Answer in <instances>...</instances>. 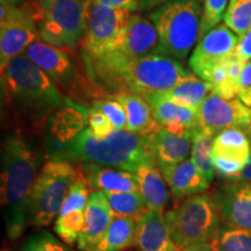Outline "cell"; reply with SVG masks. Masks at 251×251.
<instances>
[{
  "label": "cell",
  "instance_id": "1",
  "mask_svg": "<svg viewBox=\"0 0 251 251\" xmlns=\"http://www.w3.org/2000/svg\"><path fill=\"white\" fill-rule=\"evenodd\" d=\"M54 161L93 163L136 172L144 165L155 164L151 135H140L127 129H113L105 137H98L89 127L68 143L56 147Z\"/></svg>",
  "mask_w": 251,
  "mask_h": 251
},
{
  "label": "cell",
  "instance_id": "2",
  "mask_svg": "<svg viewBox=\"0 0 251 251\" xmlns=\"http://www.w3.org/2000/svg\"><path fill=\"white\" fill-rule=\"evenodd\" d=\"M39 161L20 135L11 134L1 150V207L6 235L17 240L30 224V197Z\"/></svg>",
  "mask_w": 251,
  "mask_h": 251
},
{
  "label": "cell",
  "instance_id": "3",
  "mask_svg": "<svg viewBox=\"0 0 251 251\" xmlns=\"http://www.w3.org/2000/svg\"><path fill=\"white\" fill-rule=\"evenodd\" d=\"M158 34L151 20L130 15L127 26L111 46L97 55L85 56L91 76L98 85L118 92V77L130 62L155 54Z\"/></svg>",
  "mask_w": 251,
  "mask_h": 251
},
{
  "label": "cell",
  "instance_id": "4",
  "mask_svg": "<svg viewBox=\"0 0 251 251\" xmlns=\"http://www.w3.org/2000/svg\"><path fill=\"white\" fill-rule=\"evenodd\" d=\"M1 80L9 100L33 118L45 119L64 103L57 86L25 55L8 63Z\"/></svg>",
  "mask_w": 251,
  "mask_h": 251
},
{
  "label": "cell",
  "instance_id": "5",
  "mask_svg": "<svg viewBox=\"0 0 251 251\" xmlns=\"http://www.w3.org/2000/svg\"><path fill=\"white\" fill-rule=\"evenodd\" d=\"M158 34L155 54L177 61L186 58L200 37V0H166L149 14Z\"/></svg>",
  "mask_w": 251,
  "mask_h": 251
},
{
  "label": "cell",
  "instance_id": "6",
  "mask_svg": "<svg viewBox=\"0 0 251 251\" xmlns=\"http://www.w3.org/2000/svg\"><path fill=\"white\" fill-rule=\"evenodd\" d=\"M165 216L178 249L213 242L220 231V214L212 197L192 196Z\"/></svg>",
  "mask_w": 251,
  "mask_h": 251
},
{
  "label": "cell",
  "instance_id": "7",
  "mask_svg": "<svg viewBox=\"0 0 251 251\" xmlns=\"http://www.w3.org/2000/svg\"><path fill=\"white\" fill-rule=\"evenodd\" d=\"M194 75L177 59L152 54L130 62L118 77L119 92L139 94L146 98L155 93H165L175 89Z\"/></svg>",
  "mask_w": 251,
  "mask_h": 251
},
{
  "label": "cell",
  "instance_id": "8",
  "mask_svg": "<svg viewBox=\"0 0 251 251\" xmlns=\"http://www.w3.org/2000/svg\"><path fill=\"white\" fill-rule=\"evenodd\" d=\"M80 171L70 162L51 161L43 165L37 176L30 197V224L47 227L58 215L72 184Z\"/></svg>",
  "mask_w": 251,
  "mask_h": 251
},
{
  "label": "cell",
  "instance_id": "9",
  "mask_svg": "<svg viewBox=\"0 0 251 251\" xmlns=\"http://www.w3.org/2000/svg\"><path fill=\"white\" fill-rule=\"evenodd\" d=\"M90 0H51L39 24L40 37L58 48H76L86 25Z\"/></svg>",
  "mask_w": 251,
  "mask_h": 251
},
{
  "label": "cell",
  "instance_id": "10",
  "mask_svg": "<svg viewBox=\"0 0 251 251\" xmlns=\"http://www.w3.org/2000/svg\"><path fill=\"white\" fill-rule=\"evenodd\" d=\"M0 11V68L4 71L8 63L26 51L40 34L29 8L1 4Z\"/></svg>",
  "mask_w": 251,
  "mask_h": 251
},
{
  "label": "cell",
  "instance_id": "11",
  "mask_svg": "<svg viewBox=\"0 0 251 251\" xmlns=\"http://www.w3.org/2000/svg\"><path fill=\"white\" fill-rule=\"evenodd\" d=\"M129 18L127 9L91 2L84 30V56L97 55L111 46L124 31Z\"/></svg>",
  "mask_w": 251,
  "mask_h": 251
},
{
  "label": "cell",
  "instance_id": "12",
  "mask_svg": "<svg viewBox=\"0 0 251 251\" xmlns=\"http://www.w3.org/2000/svg\"><path fill=\"white\" fill-rule=\"evenodd\" d=\"M251 124V108L240 98L225 99L211 92L198 108V126L203 133L216 136L229 128L247 129Z\"/></svg>",
  "mask_w": 251,
  "mask_h": 251
},
{
  "label": "cell",
  "instance_id": "13",
  "mask_svg": "<svg viewBox=\"0 0 251 251\" xmlns=\"http://www.w3.org/2000/svg\"><path fill=\"white\" fill-rule=\"evenodd\" d=\"M238 40L240 37L230 28L218 25L200 37L188 61L191 70L207 81L212 69L234 54Z\"/></svg>",
  "mask_w": 251,
  "mask_h": 251
},
{
  "label": "cell",
  "instance_id": "14",
  "mask_svg": "<svg viewBox=\"0 0 251 251\" xmlns=\"http://www.w3.org/2000/svg\"><path fill=\"white\" fill-rule=\"evenodd\" d=\"M212 198L226 225L251 230V183L231 181L218 188Z\"/></svg>",
  "mask_w": 251,
  "mask_h": 251
},
{
  "label": "cell",
  "instance_id": "15",
  "mask_svg": "<svg viewBox=\"0 0 251 251\" xmlns=\"http://www.w3.org/2000/svg\"><path fill=\"white\" fill-rule=\"evenodd\" d=\"M24 55L47 74L56 86L68 91L74 89L76 71L67 52L61 48L37 39L28 47Z\"/></svg>",
  "mask_w": 251,
  "mask_h": 251
},
{
  "label": "cell",
  "instance_id": "16",
  "mask_svg": "<svg viewBox=\"0 0 251 251\" xmlns=\"http://www.w3.org/2000/svg\"><path fill=\"white\" fill-rule=\"evenodd\" d=\"M144 99L149 103L156 122L162 128L177 135L196 133L199 129L198 109L178 105L165 98L163 93L150 94Z\"/></svg>",
  "mask_w": 251,
  "mask_h": 251
},
{
  "label": "cell",
  "instance_id": "17",
  "mask_svg": "<svg viewBox=\"0 0 251 251\" xmlns=\"http://www.w3.org/2000/svg\"><path fill=\"white\" fill-rule=\"evenodd\" d=\"M113 219L114 213L103 191L91 192L85 208V225L77 243L78 249L85 251L93 247L106 233Z\"/></svg>",
  "mask_w": 251,
  "mask_h": 251
},
{
  "label": "cell",
  "instance_id": "18",
  "mask_svg": "<svg viewBox=\"0 0 251 251\" xmlns=\"http://www.w3.org/2000/svg\"><path fill=\"white\" fill-rule=\"evenodd\" d=\"M196 133L177 135L165 128H161L152 134L151 149L157 168L163 171L186 161L190 152H192L193 137Z\"/></svg>",
  "mask_w": 251,
  "mask_h": 251
},
{
  "label": "cell",
  "instance_id": "19",
  "mask_svg": "<svg viewBox=\"0 0 251 251\" xmlns=\"http://www.w3.org/2000/svg\"><path fill=\"white\" fill-rule=\"evenodd\" d=\"M136 246L141 251H180L163 213L149 209L137 220Z\"/></svg>",
  "mask_w": 251,
  "mask_h": 251
},
{
  "label": "cell",
  "instance_id": "20",
  "mask_svg": "<svg viewBox=\"0 0 251 251\" xmlns=\"http://www.w3.org/2000/svg\"><path fill=\"white\" fill-rule=\"evenodd\" d=\"M80 172L91 186L107 192H134L140 191L135 174L111 166L85 163Z\"/></svg>",
  "mask_w": 251,
  "mask_h": 251
},
{
  "label": "cell",
  "instance_id": "21",
  "mask_svg": "<svg viewBox=\"0 0 251 251\" xmlns=\"http://www.w3.org/2000/svg\"><path fill=\"white\" fill-rule=\"evenodd\" d=\"M176 201H181L185 198L201 193L209 186L206 178L200 174L192 159L161 171Z\"/></svg>",
  "mask_w": 251,
  "mask_h": 251
},
{
  "label": "cell",
  "instance_id": "22",
  "mask_svg": "<svg viewBox=\"0 0 251 251\" xmlns=\"http://www.w3.org/2000/svg\"><path fill=\"white\" fill-rule=\"evenodd\" d=\"M124 106L127 114V130L140 135H152L161 129L153 118L151 108L143 97L131 92H121L114 96Z\"/></svg>",
  "mask_w": 251,
  "mask_h": 251
},
{
  "label": "cell",
  "instance_id": "23",
  "mask_svg": "<svg viewBox=\"0 0 251 251\" xmlns=\"http://www.w3.org/2000/svg\"><path fill=\"white\" fill-rule=\"evenodd\" d=\"M134 174L147 209L163 212L169 200V192L161 170L156 164H149L140 168Z\"/></svg>",
  "mask_w": 251,
  "mask_h": 251
},
{
  "label": "cell",
  "instance_id": "24",
  "mask_svg": "<svg viewBox=\"0 0 251 251\" xmlns=\"http://www.w3.org/2000/svg\"><path fill=\"white\" fill-rule=\"evenodd\" d=\"M137 220L114 216L102 237L85 251H121L136 244Z\"/></svg>",
  "mask_w": 251,
  "mask_h": 251
},
{
  "label": "cell",
  "instance_id": "25",
  "mask_svg": "<svg viewBox=\"0 0 251 251\" xmlns=\"http://www.w3.org/2000/svg\"><path fill=\"white\" fill-rule=\"evenodd\" d=\"M87 111L89 109L70 102L67 107L56 113L51 125V135L57 141L56 147L68 143L85 129Z\"/></svg>",
  "mask_w": 251,
  "mask_h": 251
},
{
  "label": "cell",
  "instance_id": "26",
  "mask_svg": "<svg viewBox=\"0 0 251 251\" xmlns=\"http://www.w3.org/2000/svg\"><path fill=\"white\" fill-rule=\"evenodd\" d=\"M251 151L249 137L242 129L229 128L215 136L213 143V155L224 157L241 163H246Z\"/></svg>",
  "mask_w": 251,
  "mask_h": 251
},
{
  "label": "cell",
  "instance_id": "27",
  "mask_svg": "<svg viewBox=\"0 0 251 251\" xmlns=\"http://www.w3.org/2000/svg\"><path fill=\"white\" fill-rule=\"evenodd\" d=\"M212 91L211 83L192 76L163 96L178 105L198 109Z\"/></svg>",
  "mask_w": 251,
  "mask_h": 251
},
{
  "label": "cell",
  "instance_id": "28",
  "mask_svg": "<svg viewBox=\"0 0 251 251\" xmlns=\"http://www.w3.org/2000/svg\"><path fill=\"white\" fill-rule=\"evenodd\" d=\"M107 198L114 216H127L139 220L147 209L146 202L140 191L134 192H107L103 191Z\"/></svg>",
  "mask_w": 251,
  "mask_h": 251
},
{
  "label": "cell",
  "instance_id": "29",
  "mask_svg": "<svg viewBox=\"0 0 251 251\" xmlns=\"http://www.w3.org/2000/svg\"><path fill=\"white\" fill-rule=\"evenodd\" d=\"M213 136L199 129L193 137V147L191 152V159L209 184L215 176V168L213 163Z\"/></svg>",
  "mask_w": 251,
  "mask_h": 251
},
{
  "label": "cell",
  "instance_id": "30",
  "mask_svg": "<svg viewBox=\"0 0 251 251\" xmlns=\"http://www.w3.org/2000/svg\"><path fill=\"white\" fill-rule=\"evenodd\" d=\"M214 242L219 251H251V230L225 224Z\"/></svg>",
  "mask_w": 251,
  "mask_h": 251
},
{
  "label": "cell",
  "instance_id": "31",
  "mask_svg": "<svg viewBox=\"0 0 251 251\" xmlns=\"http://www.w3.org/2000/svg\"><path fill=\"white\" fill-rule=\"evenodd\" d=\"M224 20L238 37L244 35L251 28V0H230Z\"/></svg>",
  "mask_w": 251,
  "mask_h": 251
},
{
  "label": "cell",
  "instance_id": "32",
  "mask_svg": "<svg viewBox=\"0 0 251 251\" xmlns=\"http://www.w3.org/2000/svg\"><path fill=\"white\" fill-rule=\"evenodd\" d=\"M85 225V211H75L64 216H58L54 229L56 234L67 244L78 242Z\"/></svg>",
  "mask_w": 251,
  "mask_h": 251
},
{
  "label": "cell",
  "instance_id": "33",
  "mask_svg": "<svg viewBox=\"0 0 251 251\" xmlns=\"http://www.w3.org/2000/svg\"><path fill=\"white\" fill-rule=\"evenodd\" d=\"M89 185L90 184L87 183L85 177L80 172L78 179L72 184L70 191H69L68 196L61 207L58 216H64L75 211H85L90 198Z\"/></svg>",
  "mask_w": 251,
  "mask_h": 251
},
{
  "label": "cell",
  "instance_id": "34",
  "mask_svg": "<svg viewBox=\"0 0 251 251\" xmlns=\"http://www.w3.org/2000/svg\"><path fill=\"white\" fill-rule=\"evenodd\" d=\"M91 107L102 112L111 121L114 129H127V114H126L124 106L117 99L93 100Z\"/></svg>",
  "mask_w": 251,
  "mask_h": 251
},
{
  "label": "cell",
  "instance_id": "35",
  "mask_svg": "<svg viewBox=\"0 0 251 251\" xmlns=\"http://www.w3.org/2000/svg\"><path fill=\"white\" fill-rule=\"evenodd\" d=\"M228 1L229 0H203L200 37L218 26L220 21L225 18Z\"/></svg>",
  "mask_w": 251,
  "mask_h": 251
},
{
  "label": "cell",
  "instance_id": "36",
  "mask_svg": "<svg viewBox=\"0 0 251 251\" xmlns=\"http://www.w3.org/2000/svg\"><path fill=\"white\" fill-rule=\"evenodd\" d=\"M21 251H74L59 242L49 231L42 230L33 234L25 241Z\"/></svg>",
  "mask_w": 251,
  "mask_h": 251
},
{
  "label": "cell",
  "instance_id": "37",
  "mask_svg": "<svg viewBox=\"0 0 251 251\" xmlns=\"http://www.w3.org/2000/svg\"><path fill=\"white\" fill-rule=\"evenodd\" d=\"M213 163H214L215 172L221 179L227 181H240L241 174L244 164L241 162L231 161V159L224 158L216 155H213Z\"/></svg>",
  "mask_w": 251,
  "mask_h": 251
},
{
  "label": "cell",
  "instance_id": "38",
  "mask_svg": "<svg viewBox=\"0 0 251 251\" xmlns=\"http://www.w3.org/2000/svg\"><path fill=\"white\" fill-rule=\"evenodd\" d=\"M86 121L87 125H89V128L92 130V133L98 137L107 136L114 129V127H113V125L108 120L107 117L102 112H100L93 107L89 108V111H87Z\"/></svg>",
  "mask_w": 251,
  "mask_h": 251
},
{
  "label": "cell",
  "instance_id": "39",
  "mask_svg": "<svg viewBox=\"0 0 251 251\" xmlns=\"http://www.w3.org/2000/svg\"><path fill=\"white\" fill-rule=\"evenodd\" d=\"M234 55L243 63L251 61V28L240 37Z\"/></svg>",
  "mask_w": 251,
  "mask_h": 251
},
{
  "label": "cell",
  "instance_id": "40",
  "mask_svg": "<svg viewBox=\"0 0 251 251\" xmlns=\"http://www.w3.org/2000/svg\"><path fill=\"white\" fill-rule=\"evenodd\" d=\"M91 2H97V4L109 6V7L122 8L127 9L129 12H135L140 9L141 0H92Z\"/></svg>",
  "mask_w": 251,
  "mask_h": 251
},
{
  "label": "cell",
  "instance_id": "41",
  "mask_svg": "<svg viewBox=\"0 0 251 251\" xmlns=\"http://www.w3.org/2000/svg\"><path fill=\"white\" fill-rule=\"evenodd\" d=\"M251 86V61L244 64L242 74L240 77V91Z\"/></svg>",
  "mask_w": 251,
  "mask_h": 251
},
{
  "label": "cell",
  "instance_id": "42",
  "mask_svg": "<svg viewBox=\"0 0 251 251\" xmlns=\"http://www.w3.org/2000/svg\"><path fill=\"white\" fill-rule=\"evenodd\" d=\"M166 0H141L140 9L141 12H147V11H152L156 7H158L159 5H162L163 2H165Z\"/></svg>",
  "mask_w": 251,
  "mask_h": 251
},
{
  "label": "cell",
  "instance_id": "43",
  "mask_svg": "<svg viewBox=\"0 0 251 251\" xmlns=\"http://www.w3.org/2000/svg\"><path fill=\"white\" fill-rule=\"evenodd\" d=\"M183 251H219V249L218 247H216L214 241H213V242L198 244V246L186 248V249H184Z\"/></svg>",
  "mask_w": 251,
  "mask_h": 251
},
{
  "label": "cell",
  "instance_id": "44",
  "mask_svg": "<svg viewBox=\"0 0 251 251\" xmlns=\"http://www.w3.org/2000/svg\"><path fill=\"white\" fill-rule=\"evenodd\" d=\"M240 181H248V183H251V151L249 157H248L247 162L244 163Z\"/></svg>",
  "mask_w": 251,
  "mask_h": 251
},
{
  "label": "cell",
  "instance_id": "45",
  "mask_svg": "<svg viewBox=\"0 0 251 251\" xmlns=\"http://www.w3.org/2000/svg\"><path fill=\"white\" fill-rule=\"evenodd\" d=\"M238 98L242 101L244 105L251 108V86L247 87V89H242L238 92Z\"/></svg>",
  "mask_w": 251,
  "mask_h": 251
},
{
  "label": "cell",
  "instance_id": "46",
  "mask_svg": "<svg viewBox=\"0 0 251 251\" xmlns=\"http://www.w3.org/2000/svg\"><path fill=\"white\" fill-rule=\"evenodd\" d=\"M50 1H51V0H35V4L37 5V7L40 8V11L42 12V15H43V12H45V9L48 7Z\"/></svg>",
  "mask_w": 251,
  "mask_h": 251
},
{
  "label": "cell",
  "instance_id": "47",
  "mask_svg": "<svg viewBox=\"0 0 251 251\" xmlns=\"http://www.w3.org/2000/svg\"><path fill=\"white\" fill-rule=\"evenodd\" d=\"M1 4L4 5H8V6H20L21 4H24L25 0H0Z\"/></svg>",
  "mask_w": 251,
  "mask_h": 251
},
{
  "label": "cell",
  "instance_id": "48",
  "mask_svg": "<svg viewBox=\"0 0 251 251\" xmlns=\"http://www.w3.org/2000/svg\"><path fill=\"white\" fill-rule=\"evenodd\" d=\"M246 134H247V136L249 137V140H250V143H251V124L248 126L247 127V129H246Z\"/></svg>",
  "mask_w": 251,
  "mask_h": 251
},
{
  "label": "cell",
  "instance_id": "49",
  "mask_svg": "<svg viewBox=\"0 0 251 251\" xmlns=\"http://www.w3.org/2000/svg\"><path fill=\"white\" fill-rule=\"evenodd\" d=\"M202 1V0H200V2H201Z\"/></svg>",
  "mask_w": 251,
  "mask_h": 251
},
{
  "label": "cell",
  "instance_id": "50",
  "mask_svg": "<svg viewBox=\"0 0 251 251\" xmlns=\"http://www.w3.org/2000/svg\"><path fill=\"white\" fill-rule=\"evenodd\" d=\"M91 1H92V0H90V2H91Z\"/></svg>",
  "mask_w": 251,
  "mask_h": 251
}]
</instances>
